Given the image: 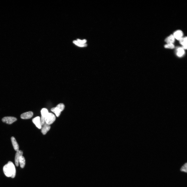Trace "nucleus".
<instances>
[{"label":"nucleus","instance_id":"nucleus-1","mask_svg":"<svg viewBox=\"0 0 187 187\" xmlns=\"http://www.w3.org/2000/svg\"><path fill=\"white\" fill-rule=\"evenodd\" d=\"M3 171L5 175L7 177L14 178L16 175V169L14 165L11 161L8 162V163L4 166Z\"/></svg>","mask_w":187,"mask_h":187},{"label":"nucleus","instance_id":"nucleus-2","mask_svg":"<svg viewBox=\"0 0 187 187\" xmlns=\"http://www.w3.org/2000/svg\"><path fill=\"white\" fill-rule=\"evenodd\" d=\"M56 117L53 114L49 113L47 114L45 118V123L50 125L52 124L55 120Z\"/></svg>","mask_w":187,"mask_h":187},{"label":"nucleus","instance_id":"nucleus-3","mask_svg":"<svg viewBox=\"0 0 187 187\" xmlns=\"http://www.w3.org/2000/svg\"><path fill=\"white\" fill-rule=\"evenodd\" d=\"M48 113V110L47 109L45 108L42 109L41 111V116L40 118V124L41 126H43L45 123V118Z\"/></svg>","mask_w":187,"mask_h":187},{"label":"nucleus","instance_id":"nucleus-4","mask_svg":"<svg viewBox=\"0 0 187 187\" xmlns=\"http://www.w3.org/2000/svg\"><path fill=\"white\" fill-rule=\"evenodd\" d=\"M17 119L13 117L8 116L4 117L2 119L3 122L8 124H11L16 121Z\"/></svg>","mask_w":187,"mask_h":187},{"label":"nucleus","instance_id":"nucleus-5","mask_svg":"<svg viewBox=\"0 0 187 187\" xmlns=\"http://www.w3.org/2000/svg\"><path fill=\"white\" fill-rule=\"evenodd\" d=\"M33 115V113L32 111H29L21 114V118L23 119H29L32 118Z\"/></svg>","mask_w":187,"mask_h":187},{"label":"nucleus","instance_id":"nucleus-6","mask_svg":"<svg viewBox=\"0 0 187 187\" xmlns=\"http://www.w3.org/2000/svg\"><path fill=\"white\" fill-rule=\"evenodd\" d=\"M23 152L21 150L17 152L15 157V162L16 165L18 167L19 165V159L21 156H23Z\"/></svg>","mask_w":187,"mask_h":187},{"label":"nucleus","instance_id":"nucleus-7","mask_svg":"<svg viewBox=\"0 0 187 187\" xmlns=\"http://www.w3.org/2000/svg\"><path fill=\"white\" fill-rule=\"evenodd\" d=\"M32 121L34 123L39 129H41L42 126L40 124V117L37 116L32 119Z\"/></svg>","mask_w":187,"mask_h":187},{"label":"nucleus","instance_id":"nucleus-8","mask_svg":"<svg viewBox=\"0 0 187 187\" xmlns=\"http://www.w3.org/2000/svg\"><path fill=\"white\" fill-rule=\"evenodd\" d=\"M173 35L175 38L178 40H180L182 37L183 33L182 31L178 30L175 32Z\"/></svg>","mask_w":187,"mask_h":187},{"label":"nucleus","instance_id":"nucleus-9","mask_svg":"<svg viewBox=\"0 0 187 187\" xmlns=\"http://www.w3.org/2000/svg\"><path fill=\"white\" fill-rule=\"evenodd\" d=\"M43 126L42 127L41 129V132L43 135H45L50 130V128H51V126L50 125L47 124L45 123Z\"/></svg>","mask_w":187,"mask_h":187},{"label":"nucleus","instance_id":"nucleus-10","mask_svg":"<svg viewBox=\"0 0 187 187\" xmlns=\"http://www.w3.org/2000/svg\"><path fill=\"white\" fill-rule=\"evenodd\" d=\"M12 144L14 149L17 152L19 150V146L17 142L16 141L14 137H12L11 138Z\"/></svg>","mask_w":187,"mask_h":187},{"label":"nucleus","instance_id":"nucleus-11","mask_svg":"<svg viewBox=\"0 0 187 187\" xmlns=\"http://www.w3.org/2000/svg\"><path fill=\"white\" fill-rule=\"evenodd\" d=\"M175 39V38L173 35H171L166 38L165 40V41L167 44H173V43L174 42Z\"/></svg>","mask_w":187,"mask_h":187},{"label":"nucleus","instance_id":"nucleus-12","mask_svg":"<svg viewBox=\"0 0 187 187\" xmlns=\"http://www.w3.org/2000/svg\"><path fill=\"white\" fill-rule=\"evenodd\" d=\"M182 46V48L184 49H187V37L182 38L179 40Z\"/></svg>","mask_w":187,"mask_h":187},{"label":"nucleus","instance_id":"nucleus-13","mask_svg":"<svg viewBox=\"0 0 187 187\" xmlns=\"http://www.w3.org/2000/svg\"><path fill=\"white\" fill-rule=\"evenodd\" d=\"M185 54L184 49L182 47H178L177 50V56L181 57L183 56Z\"/></svg>","mask_w":187,"mask_h":187},{"label":"nucleus","instance_id":"nucleus-14","mask_svg":"<svg viewBox=\"0 0 187 187\" xmlns=\"http://www.w3.org/2000/svg\"><path fill=\"white\" fill-rule=\"evenodd\" d=\"M51 110L55 114L57 117L60 116L61 112L60 109L57 107L52 108Z\"/></svg>","mask_w":187,"mask_h":187},{"label":"nucleus","instance_id":"nucleus-15","mask_svg":"<svg viewBox=\"0 0 187 187\" xmlns=\"http://www.w3.org/2000/svg\"><path fill=\"white\" fill-rule=\"evenodd\" d=\"M19 163L20 164L21 168H24L25 165V160L23 156H22L19 158Z\"/></svg>","mask_w":187,"mask_h":187},{"label":"nucleus","instance_id":"nucleus-16","mask_svg":"<svg viewBox=\"0 0 187 187\" xmlns=\"http://www.w3.org/2000/svg\"><path fill=\"white\" fill-rule=\"evenodd\" d=\"M164 47L165 48L173 49L174 48L175 46L173 44L169 43L166 44Z\"/></svg>","mask_w":187,"mask_h":187},{"label":"nucleus","instance_id":"nucleus-17","mask_svg":"<svg viewBox=\"0 0 187 187\" xmlns=\"http://www.w3.org/2000/svg\"><path fill=\"white\" fill-rule=\"evenodd\" d=\"M181 172H184L187 173V163H186L183 165L181 167L180 169Z\"/></svg>","mask_w":187,"mask_h":187},{"label":"nucleus","instance_id":"nucleus-18","mask_svg":"<svg viewBox=\"0 0 187 187\" xmlns=\"http://www.w3.org/2000/svg\"><path fill=\"white\" fill-rule=\"evenodd\" d=\"M56 107L59 108L61 111H62L64 109V108H65V106L63 104L61 103V104L58 105Z\"/></svg>","mask_w":187,"mask_h":187},{"label":"nucleus","instance_id":"nucleus-19","mask_svg":"<svg viewBox=\"0 0 187 187\" xmlns=\"http://www.w3.org/2000/svg\"><path fill=\"white\" fill-rule=\"evenodd\" d=\"M73 43L78 46L80 47H85L87 46V45L86 44H81L79 43L78 42L76 41H74L73 42Z\"/></svg>","mask_w":187,"mask_h":187},{"label":"nucleus","instance_id":"nucleus-20","mask_svg":"<svg viewBox=\"0 0 187 187\" xmlns=\"http://www.w3.org/2000/svg\"><path fill=\"white\" fill-rule=\"evenodd\" d=\"M77 42L80 44H85L86 42V40H81L79 39H77Z\"/></svg>","mask_w":187,"mask_h":187}]
</instances>
